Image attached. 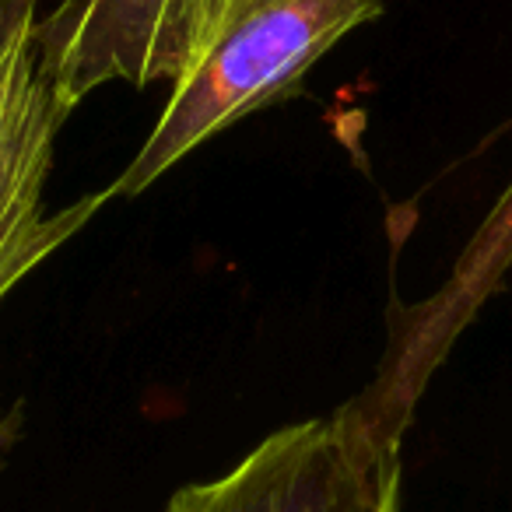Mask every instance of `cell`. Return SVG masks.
I'll list each match as a JSON object with an SVG mask.
<instances>
[{
  "label": "cell",
  "mask_w": 512,
  "mask_h": 512,
  "mask_svg": "<svg viewBox=\"0 0 512 512\" xmlns=\"http://www.w3.org/2000/svg\"><path fill=\"white\" fill-rule=\"evenodd\" d=\"M383 11V0H214L165 113L106 193L137 197L214 134L299 95L306 74Z\"/></svg>",
  "instance_id": "1"
},
{
  "label": "cell",
  "mask_w": 512,
  "mask_h": 512,
  "mask_svg": "<svg viewBox=\"0 0 512 512\" xmlns=\"http://www.w3.org/2000/svg\"><path fill=\"white\" fill-rule=\"evenodd\" d=\"M36 32L39 0H0V302L109 200L102 190L53 218L43 211L53 144L71 113L46 74Z\"/></svg>",
  "instance_id": "2"
},
{
  "label": "cell",
  "mask_w": 512,
  "mask_h": 512,
  "mask_svg": "<svg viewBox=\"0 0 512 512\" xmlns=\"http://www.w3.org/2000/svg\"><path fill=\"white\" fill-rule=\"evenodd\" d=\"M165 512H404L400 453L337 411L267 435L228 474L179 488Z\"/></svg>",
  "instance_id": "3"
},
{
  "label": "cell",
  "mask_w": 512,
  "mask_h": 512,
  "mask_svg": "<svg viewBox=\"0 0 512 512\" xmlns=\"http://www.w3.org/2000/svg\"><path fill=\"white\" fill-rule=\"evenodd\" d=\"M214 0H60L39 18L43 67L71 113L102 85L176 81L197 53Z\"/></svg>",
  "instance_id": "4"
},
{
  "label": "cell",
  "mask_w": 512,
  "mask_h": 512,
  "mask_svg": "<svg viewBox=\"0 0 512 512\" xmlns=\"http://www.w3.org/2000/svg\"><path fill=\"white\" fill-rule=\"evenodd\" d=\"M0 442H4V425H0Z\"/></svg>",
  "instance_id": "5"
}]
</instances>
